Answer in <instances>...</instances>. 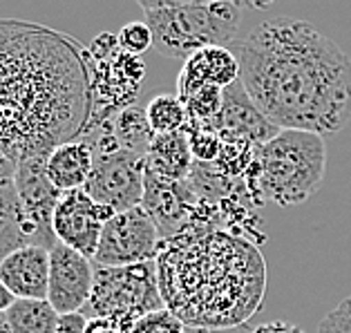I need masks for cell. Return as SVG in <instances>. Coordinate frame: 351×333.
Here are the masks:
<instances>
[{"label":"cell","mask_w":351,"mask_h":333,"mask_svg":"<svg viewBox=\"0 0 351 333\" xmlns=\"http://www.w3.org/2000/svg\"><path fill=\"white\" fill-rule=\"evenodd\" d=\"M92 103V56L79 40L0 18V152L19 164L81 139Z\"/></svg>","instance_id":"obj_1"},{"label":"cell","mask_w":351,"mask_h":333,"mask_svg":"<svg viewBox=\"0 0 351 333\" xmlns=\"http://www.w3.org/2000/svg\"><path fill=\"white\" fill-rule=\"evenodd\" d=\"M239 81L280 130L336 134L351 119V61L302 18H269L233 40Z\"/></svg>","instance_id":"obj_2"},{"label":"cell","mask_w":351,"mask_h":333,"mask_svg":"<svg viewBox=\"0 0 351 333\" xmlns=\"http://www.w3.org/2000/svg\"><path fill=\"white\" fill-rule=\"evenodd\" d=\"M157 280L166 309L186 327L237 329L260 309L267 271L248 242L213 226H188L161 242Z\"/></svg>","instance_id":"obj_3"},{"label":"cell","mask_w":351,"mask_h":333,"mask_svg":"<svg viewBox=\"0 0 351 333\" xmlns=\"http://www.w3.org/2000/svg\"><path fill=\"white\" fill-rule=\"evenodd\" d=\"M327 148L315 132L280 130L269 143L255 148L248 177L264 199L278 206H298L313 197L324 179Z\"/></svg>","instance_id":"obj_4"},{"label":"cell","mask_w":351,"mask_h":333,"mask_svg":"<svg viewBox=\"0 0 351 333\" xmlns=\"http://www.w3.org/2000/svg\"><path fill=\"white\" fill-rule=\"evenodd\" d=\"M145 23L152 29L155 49L166 58H184L208 47H226L235 40L242 23V7L235 3L197 0H139Z\"/></svg>","instance_id":"obj_5"},{"label":"cell","mask_w":351,"mask_h":333,"mask_svg":"<svg viewBox=\"0 0 351 333\" xmlns=\"http://www.w3.org/2000/svg\"><path fill=\"white\" fill-rule=\"evenodd\" d=\"M166 309L159 291L157 262L136 264V267H97L94 288L83 315L90 320H112L128 333L143 315Z\"/></svg>","instance_id":"obj_6"},{"label":"cell","mask_w":351,"mask_h":333,"mask_svg":"<svg viewBox=\"0 0 351 333\" xmlns=\"http://www.w3.org/2000/svg\"><path fill=\"white\" fill-rule=\"evenodd\" d=\"M161 235L152 217L141 206L119 212L108 221L101 235L94 264L97 267H136V264L157 262Z\"/></svg>","instance_id":"obj_7"},{"label":"cell","mask_w":351,"mask_h":333,"mask_svg":"<svg viewBox=\"0 0 351 333\" xmlns=\"http://www.w3.org/2000/svg\"><path fill=\"white\" fill-rule=\"evenodd\" d=\"M83 190L117 215L139 208L145 190V157L123 148L97 157Z\"/></svg>","instance_id":"obj_8"},{"label":"cell","mask_w":351,"mask_h":333,"mask_svg":"<svg viewBox=\"0 0 351 333\" xmlns=\"http://www.w3.org/2000/svg\"><path fill=\"white\" fill-rule=\"evenodd\" d=\"M47 157L49 155H34L21 159L16 164L14 184L29 224L32 246L52 251L58 244L54 233V212L63 193L47 175Z\"/></svg>","instance_id":"obj_9"},{"label":"cell","mask_w":351,"mask_h":333,"mask_svg":"<svg viewBox=\"0 0 351 333\" xmlns=\"http://www.w3.org/2000/svg\"><path fill=\"white\" fill-rule=\"evenodd\" d=\"M114 215V210L97 204L83 188L81 190L63 193L54 212L56 240L79 251L85 258L94 260L104 228Z\"/></svg>","instance_id":"obj_10"},{"label":"cell","mask_w":351,"mask_h":333,"mask_svg":"<svg viewBox=\"0 0 351 333\" xmlns=\"http://www.w3.org/2000/svg\"><path fill=\"white\" fill-rule=\"evenodd\" d=\"M199 201L202 197L197 195L191 179L173 182V179H164L145 170V190L141 208L155 221L161 242L177 237L193 224Z\"/></svg>","instance_id":"obj_11"},{"label":"cell","mask_w":351,"mask_h":333,"mask_svg":"<svg viewBox=\"0 0 351 333\" xmlns=\"http://www.w3.org/2000/svg\"><path fill=\"white\" fill-rule=\"evenodd\" d=\"M94 273L97 264L90 258L58 242L49 251V304L61 315L83 311L94 288Z\"/></svg>","instance_id":"obj_12"},{"label":"cell","mask_w":351,"mask_h":333,"mask_svg":"<svg viewBox=\"0 0 351 333\" xmlns=\"http://www.w3.org/2000/svg\"><path fill=\"white\" fill-rule=\"evenodd\" d=\"M239 81V61L228 47H208L184 63L177 79V97L186 101L204 88L226 90Z\"/></svg>","instance_id":"obj_13"},{"label":"cell","mask_w":351,"mask_h":333,"mask_svg":"<svg viewBox=\"0 0 351 333\" xmlns=\"http://www.w3.org/2000/svg\"><path fill=\"white\" fill-rule=\"evenodd\" d=\"M217 132H233L242 139L251 141L255 148L269 143L273 136L280 134V127L273 125L260 108L248 97L242 81H235L224 90V108L215 123Z\"/></svg>","instance_id":"obj_14"},{"label":"cell","mask_w":351,"mask_h":333,"mask_svg":"<svg viewBox=\"0 0 351 333\" xmlns=\"http://www.w3.org/2000/svg\"><path fill=\"white\" fill-rule=\"evenodd\" d=\"M0 280L16 300H47L49 293V251L27 246L12 253L0 264Z\"/></svg>","instance_id":"obj_15"},{"label":"cell","mask_w":351,"mask_h":333,"mask_svg":"<svg viewBox=\"0 0 351 333\" xmlns=\"http://www.w3.org/2000/svg\"><path fill=\"white\" fill-rule=\"evenodd\" d=\"M94 170V150L85 139L54 148L47 157V175L61 193L81 190Z\"/></svg>","instance_id":"obj_16"},{"label":"cell","mask_w":351,"mask_h":333,"mask_svg":"<svg viewBox=\"0 0 351 333\" xmlns=\"http://www.w3.org/2000/svg\"><path fill=\"white\" fill-rule=\"evenodd\" d=\"M195 157L191 150L188 132L155 134L148 152H145V170L173 182H186L193 173Z\"/></svg>","instance_id":"obj_17"},{"label":"cell","mask_w":351,"mask_h":333,"mask_svg":"<svg viewBox=\"0 0 351 333\" xmlns=\"http://www.w3.org/2000/svg\"><path fill=\"white\" fill-rule=\"evenodd\" d=\"M32 246V233L14 179L0 184V264L12 253Z\"/></svg>","instance_id":"obj_18"},{"label":"cell","mask_w":351,"mask_h":333,"mask_svg":"<svg viewBox=\"0 0 351 333\" xmlns=\"http://www.w3.org/2000/svg\"><path fill=\"white\" fill-rule=\"evenodd\" d=\"M12 333H56L58 313L49 300H16L7 311Z\"/></svg>","instance_id":"obj_19"},{"label":"cell","mask_w":351,"mask_h":333,"mask_svg":"<svg viewBox=\"0 0 351 333\" xmlns=\"http://www.w3.org/2000/svg\"><path fill=\"white\" fill-rule=\"evenodd\" d=\"M114 136L119 141V146L123 150L136 152V155L145 157L152 139H155V132L148 123V114H145L143 108H125L123 112H119L114 116Z\"/></svg>","instance_id":"obj_20"},{"label":"cell","mask_w":351,"mask_h":333,"mask_svg":"<svg viewBox=\"0 0 351 333\" xmlns=\"http://www.w3.org/2000/svg\"><path fill=\"white\" fill-rule=\"evenodd\" d=\"M148 123L155 134H173L182 132L188 125V112L184 101L175 94H159L145 108Z\"/></svg>","instance_id":"obj_21"},{"label":"cell","mask_w":351,"mask_h":333,"mask_svg":"<svg viewBox=\"0 0 351 333\" xmlns=\"http://www.w3.org/2000/svg\"><path fill=\"white\" fill-rule=\"evenodd\" d=\"M191 150L197 164H215L221 152V134L213 127H195L186 125Z\"/></svg>","instance_id":"obj_22"},{"label":"cell","mask_w":351,"mask_h":333,"mask_svg":"<svg viewBox=\"0 0 351 333\" xmlns=\"http://www.w3.org/2000/svg\"><path fill=\"white\" fill-rule=\"evenodd\" d=\"M119 47L121 52L130 54V56H141L148 52L150 47H155V38H152V29L148 27V23H128L123 25L117 34Z\"/></svg>","instance_id":"obj_23"},{"label":"cell","mask_w":351,"mask_h":333,"mask_svg":"<svg viewBox=\"0 0 351 333\" xmlns=\"http://www.w3.org/2000/svg\"><path fill=\"white\" fill-rule=\"evenodd\" d=\"M130 333H186V324L170 309H159L134 322Z\"/></svg>","instance_id":"obj_24"},{"label":"cell","mask_w":351,"mask_h":333,"mask_svg":"<svg viewBox=\"0 0 351 333\" xmlns=\"http://www.w3.org/2000/svg\"><path fill=\"white\" fill-rule=\"evenodd\" d=\"M318 333H351V295L324 315Z\"/></svg>","instance_id":"obj_25"},{"label":"cell","mask_w":351,"mask_h":333,"mask_svg":"<svg viewBox=\"0 0 351 333\" xmlns=\"http://www.w3.org/2000/svg\"><path fill=\"white\" fill-rule=\"evenodd\" d=\"M88 318L79 311V313H65L58 320V329L56 333H88Z\"/></svg>","instance_id":"obj_26"},{"label":"cell","mask_w":351,"mask_h":333,"mask_svg":"<svg viewBox=\"0 0 351 333\" xmlns=\"http://www.w3.org/2000/svg\"><path fill=\"white\" fill-rule=\"evenodd\" d=\"M248 333H306V331H302L300 327H295V324L285 322V320H273V322L260 324V327L251 329Z\"/></svg>","instance_id":"obj_27"},{"label":"cell","mask_w":351,"mask_h":333,"mask_svg":"<svg viewBox=\"0 0 351 333\" xmlns=\"http://www.w3.org/2000/svg\"><path fill=\"white\" fill-rule=\"evenodd\" d=\"M88 333H128V331L112 320H90Z\"/></svg>","instance_id":"obj_28"},{"label":"cell","mask_w":351,"mask_h":333,"mask_svg":"<svg viewBox=\"0 0 351 333\" xmlns=\"http://www.w3.org/2000/svg\"><path fill=\"white\" fill-rule=\"evenodd\" d=\"M14 302H16L14 293L5 286V282L0 280V313H7V311H10V306H12Z\"/></svg>","instance_id":"obj_29"},{"label":"cell","mask_w":351,"mask_h":333,"mask_svg":"<svg viewBox=\"0 0 351 333\" xmlns=\"http://www.w3.org/2000/svg\"><path fill=\"white\" fill-rule=\"evenodd\" d=\"M186 333H248L244 327L237 329H202V327H186Z\"/></svg>","instance_id":"obj_30"},{"label":"cell","mask_w":351,"mask_h":333,"mask_svg":"<svg viewBox=\"0 0 351 333\" xmlns=\"http://www.w3.org/2000/svg\"><path fill=\"white\" fill-rule=\"evenodd\" d=\"M0 333H12L10 320H7V313H0Z\"/></svg>","instance_id":"obj_31"}]
</instances>
